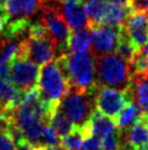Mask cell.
<instances>
[{
	"instance_id": "25",
	"label": "cell",
	"mask_w": 148,
	"mask_h": 150,
	"mask_svg": "<svg viewBox=\"0 0 148 150\" xmlns=\"http://www.w3.org/2000/svg\"><path fill=\"white\" fill-rule=\"evenodd\" d=\"M0 150H17V145L8 132H0Z\"/></svg>"
},
{
	"instance_id": "12",
	"label": "cell",
	"mask_w": 148,
	"mask_h": 150,
	"mask_svg": "<svg viewBox=\"0 0 148 150\" xmlns=\"http://www.w3.org/2000/svg\"><path fill=\"white\" fill-rule=\"evenodd\" d=\"M43 0H4L3 11L7 19L19 20L29 19L40 11Z\"/></svg>"
},
{
	"instance_id": "5",
	"label": "cell",
	"mask_w": 148,
	"mask_h": 150,
	"mask_svg": "<svg viewBox=\"0 0 148 150\" xmlns=\"http://www.w3.org/2000/svg\"><path fill=\"white\" fill-rule=\"evenodd\" d=\"M58 108L74 125L83 126L95 108L91 93H81L70 90L60 101Z\"/></svg>"
},
{
	"instance_id": "20",
	"label": "cell",
	"mask_w": 148,
	"mask_h": 150,
	"mask_svg": "<svg viewBox=\"0 0 148 150\" xmlns=\"http://www.w3.org/2000/svg\"><path fill=\"white\" fill-rule=\"evenodd\" d=\"M49 123L50 125L54 128V130L57 132L58 136L60 138L68 135L74 128V126H75L58 108L51 113L49 118Z\"/></svg>"
},
{
	"instance_id": "15",
	"label": "cell",
	"mask_w": 148,
	"mask_h": 150,
	"mask_svg": "<svg viewBox=\"0 0 148 150\" xmlns=\"http://www.w3.org/2000/svg\"><path fill=\"white\" fill-rule=\"evenodd\" d=\"M85 125L88 129L89 135H96L100 138L107 136L108 134L114 132L118 128L114 120H112L111 117L100 113L98 110L95 108L91 113Z\"/></svg>"
},
{
	"instance_id": "18",
	"label": "cell",
	"mask_w": 148,
	"mask_h": 150,
	"mask_svg": "<svg viewBox=\"0 0 148 150\" xmlns=\"http://www.w3.org/2000/svg\"><path fill=\"white\" fill-rule=\"evenodd\" d=\"M87 136L84 126H74L70 133L61 137L60 146L64 150H81L83 142Z\"/></svg>"
},
{
	"instance_id": "29",
	"label": "cell",
	"mask_w": 148,
	"mask_h": 150,
	"mask_svg": "<svg viewBox=\"0 0 148 150\" xmlns=\"http://www.w3.org/2000/svg\"><path fill=\"white\" fill-rule=\"evenodd\" d=\"M109 2L115 4H120V6H128V0H109Z\"/></svg>"
},
{
	"instance_id": "17",
	"label": "cell",
	"mask_w": 148,
	"mask_h": 150,
	"mask_svg": "<svg viewBox=\"0 0 148 150\" xmlns=\"http://www.w3.org/2000/svg\"><path fill=\"white\" fill-rule=\"evenodd\" d=\"M91 48V32L88 28L73 30L71 31L69 42H68V53L83 54L89 53Z\"/></svg>"
},
{
	"instance_id": "31",
	"label": "cell",
	"mask_w": 148,
	"mask_h": 150,
	"mask_svg": "<svg viewBox=\"0 0 148 150\" xmlns=\"http://www.w3.org/2000/svg\"><path fill=\"white\" fill-rule=\"evenodd\" d=\"M140 52L143 53V54H145V55H148V42L146 43V45L140 50Z\"/></svg>"
},
{
	"instance_id": "10",
	"label": "cell",
	"mask_w": 148,
	"mask_h": 150,
	"mask_svg": "<svg viewBox=\"0 0 148 150\" xmlns=\"http://www.w3.org/2000/svg\"><path fill=\"white\" fill-rule=\"evenodd\" d=\"M128 40L140 52L148 42V17L146 13L131 12L122 24Z\"/></svg>"
},
{
	"instance_id": "3",
	"label": "cell",
	"mask_w": 148,
	"mask_h": 150,
	"mask_svg": "<svg viewBox=\"0 0 148 150\" xmlns=\"http://www.w3.org/2000/svg\"><path fill=\"white\" fill-rule=\"evenodd\" d=\"M37 89L41 100L51 108H57L70 91L69 82L56 60L43 65L39 70Z\"/></svg>"
},
{
	"instance_id": "11",
	"label": "cell",
	"mask_w": 148,
	"mask_h": 150,
	"mask_svg": "<svg viewBox=\"0 0 148 150\" xmlns=\"http://www.w3.org/2000/svg\"><path fill=\"white\" fill-rule=\"evenodd\" d=\"M131 102H134L140 114H148V71L132 74L125 90Z\"/></svg>"
},
{
	"instance_id": "26",
	"label": "cell",
	"mask_w": 148,
	"mask_h": 150,
	"mask_svg": "<svg viewBox=\"0 0 148 150\" xmlns=\"http://www.w3.org/2000/svg\"><path fill=\"white\" fill-rule=\"evenodd\" d=\"M128 6L132 12L148 14V0H128Z\"/></svg>"
},
{
	"instance_id": "6",
	"label": "cell",
	"mask_w": 148,
	"mask_h": 150,
	"mask_svg": "<svg viewBox=\"0 0 148 150\" xmlns=\"http://www.w3.org/2000/svg\"><path fill=\"white\" fill-rule=\"evenodd\" d=\"M94 105L100 113L115 120L124 106L131 102L123 90L97 84L91 93Z\"/></svg>"
},
{
	"instance_id": "30",
	"label": "cell",
	"mask_w": 148,
	"mask_h": 150,
	"mask_svg": "<svg viewBox=\"0 0 148 150\" xmlns=\"http://www.w3.org/2000/svg\"><path fill=\"white\" fill-rule=\"evenodd\" d=\"M39 150H64L60 145L59 146H50V147H44V148H39Z\"/></svg>"
},
{
	"instance_id": "24",
	"label": "cell",
	"mask_w": 148,
	"mask_h": 150,
	"mask_svg": "<svg viewBox=\"0 0 148 150\" xmlns=\"http://www.w3.org/2000/svg\"><path fill=\"white\" fill-rule=\"evenodd\" d=\"M81 150H101V138L96 135L86 136Z\"/></svg>"
},
{
	"instance_id": "7",
	"label": "cell",
	"mask_w": 148,
	"mask_h": 150,
	"mask_svg": "<svg viewBox=\"0 0 148 150\" xmlns=\"http://www.w3.org/2000/svg\"><path fill=\"white\" fill-rule=\"evenodd\" d=\"M38 76V65L26 57H17L11 64L8 81L20 91L26 93L37 87Z\"/></svg>"
},
{
	"instance_id": "32",
	"label": "cell",
	"mask_w": 148,
	"mask_h": 150,
	"mask_svg": "<svg viewBox=\"0 0 148 150\" xmlns=\"http://www.w3.org/2000/svg\"><path fill=\"white\" fill-rule=\"evenodd\" d=\"M145 66H146V71H148V55H146L145 58Z\"/></svg>"
},
{
	"instance_id": "4",
	"label": "cell",
	"mask_w": 148,
	"mask_h": 150,
	"mask_svg": "<svg viewBox=\"0 0 148 150\" xmlns=\"http://www.w3.org/2000/svg\"><path fill=\"white\" fill-rule=\"evenodd\" d=\"M40 21L44 23L49 33L59 56L68 54V42L71 34V29L63 19L59 8V4L54 0L46 1L41 6Z\"/></svg>"
},
{
	"instance_id": "22",
	"label": "cell",
	"mask_w": 148,
	"mask_h": 150,
	"mask_svg": "<svg viewBox=\"0 0 148 150\" xmlns=\"http://www.w3.org/2000/svg\"><path fill=\"white\" fill-rule=\"evenodd\" d=\"M60 145V137L58 136L57 132L50 125V123H47L44 126L43 134H41L40 148L50 146H59Z\"/></svg>"
},
{
	"instance_id": "19",
	"label": "cell",
	"mask_w": 148,
	"mask_h": 150,
	"mask_svg": "<svg viewBox=\"0 0 148 150\" xmlns=\"http://www.w3.org/2000/svg\"><path fill=\"white\" fill-rule=\"evenodd\" d=\"M140 115V110L137 108L135 103L128 102V104L124 106L123 110L120 112L118 117L114 120L115 125L120 130H125V129L130 128L138 120Z\"/></svg>"
},
{
	"instance_id": "34",
	"label": "cell",
	"mask_w": 148,
	"mask_h": 150,
	"mask_svg": "<svg viewBox=\"0 0 148 150\" xmlns=\"http://www.w3.org/2000/svg\"><path fill=\"white\" fill-rule=\"evenodd\" d=\"M147 122H148V114H147Z\"/></svg>"
},
{
	"instance_id": "1",
	"label": "cell",
	"mask_w": 148,
	"mask_h": 150,
	"mask_svg": "<svg viewBox=\"0 0 148 150\" xmlns=\"http://www.w3.org/2000/svg\"><path fill=\"white\" fill-rule=\"evenodd\" d=\"M56 62L68 80L70 90L81 93H93L97 81L95 57L91 53H68L58 56Z\"/></svg>"
},
{
	"instance_id": "27",
	"label": "cell",
	"mask_w": 148,
	"mask_h": 150,
	"mask_svg": "<svg viewBox=\"0 0 148 150\" xmlns=\"http://www.w3.org/2000/svg\"><path fill=\"white\" fill-rule=\"evenodd\" d=\"M10 125H11L10 117L0 110V132H8L9 133Z\"/></svg>"
},
{
	"instance_id": "21",
	"label": "cell",
	"mask_w": 148,
	"mask_h": 150,
	"mask_svg": "<svg viewBox=\"0 0 148 150\" xmlns=\"http://www.w3.org/2000/svg\"><path fill=\"white\" fill-rule=\"evenodd\" d=\"M115 52H117L115 54H118L121 58H123L128 64L132 63L135 55L138 53V50H136L134 45L131 43V41L128 40V35L123 31V28H122V32L120 34L119 41H118V44L115 47Z\"/></svg>"
},
{
	"instance_id": "23",
	"label": "cell",
	"mask_w": 148,
	"mask_h": 150,
	"mask_svg": "<svg viewBox=\"0 0 148 150\" xmlns=\"http://www.w3.org/2000/svg\"><path fill=\"white\" fill-rule=\"evenodd\" d=\"M121 148V133L117 130L108 134L101 138V150H120Z\"/></svg>"
},
{
	"instance_id": "33",
	"label": "cell",
	"mask_w": 148,
	"mask_h": 150,
	"mask_svg": "<svg viewBox=\"0 0 148 150\" xmlns=\"http://www.w3.org/2000/svg\"><path fill=\"white\" fill-rule=\"evenodd\" d=\"M93 1H99V2H103V0H93Z\"/></svg>"
},
{
	"instance_id": "28",
	"label": "cell",
	"mask_w": 148,
	"mask_h": 150,
	"mask_svg": "<svg viewBox=\"0 0 148 150\" xmlns=\"http://www.w3.org/2000/svg\"><path fill=\"white\" fill-rule=\"evenodd\" d=\"M7 21H8V20H7V18L0 13V36H1V34H2L3 26H4V24H6V22Z\"/></svg>"
},
{
	"instance_id": "9",
	"label": "cell",
	"mask_w": 148,
	"mask_h": 150,
	"mask_svg": "<svg viewBox=\"0 0 148 150\" xmlns=\"http://www.w3.org/2000/svg\"><path fill=\"white\" fill-rule=\"evenodd\" d=\"M56 53V47L49 38H26L22 40V57L29 58L36 65H45L52 62Z\"/></svg>"
},
{
	"instance_id": "8",
	"label": "cell",
	"mask_w": 148,
	"mask_h": 150,
	"mask_svg": "<svg viewBox=\"0 0 148 150\" xmlns=\"http://www.w3.org/2000/svg\"><path fill=\"white\" fill-rule=\"evenodd\" d=\"M87 28L91 32V50L94 57L114 52L122 32V25L94 24Z\"/></svg>"
},
{
	"instance_id": "16",
	"label": "cell",
	"mask_w": 148,
	"mask_h": 150,
	"mask_svg": "<svg viewBox=\"0 0 148 150\" xmlns=\"http://www.w3.org/2000/svg\"><path fill=\"white\" fill-rule=\"evenodd\" d=\"M131 9L128 6L103 2V13L99 24L103 25H122L124 21L131 14Z\"/></svg>"
},
{
	"instance_id": "2",
	"label": "cell",
	"mask_w": 148,
	"mask_h": 150,
	"mask_svg": "<svg viewBox=\"0 0 148 150\" xmlns=\"http://www.w3.org/2000/svg\"><path fill=\"white\" fill-rule=\"evenodd\" d=\"M97 84L125 91L131 79V66L115 53L95 57Z\"/></svg>"
},
{
	"instance_id": "14",
	"label": "cell",
	"mask_w": 148,
	"mask_h": 150,
	"mask_svg": "<svg viewBox=\"0 0 148 150\" xmlns=\"http://www.w3.org/2000/svg\"><path fill=\"white\" fill-rule=\"evenodd\" d=\"M59 8L61 11L63 19L66 20V24L69 25L71 31L73 30L87 28L88 18L82 4H59Z\"/></svg>"
},
{
	"instance_id": "13",
	"label": "cell",
	"mask_w": 148,
	"mask_h": 150,
	"mask_svg": "<svg viewBox=\"0 0 148 150\" xmlns=\"http://www.w3.org/2000/svg\"><path fill=\"white\" fill-rule=\"evenodd\" d=\"M25 92L20 91L10 81L0 78V110L9 117L10 113L23 101Z\"/></svg>"
}]
</instances>
